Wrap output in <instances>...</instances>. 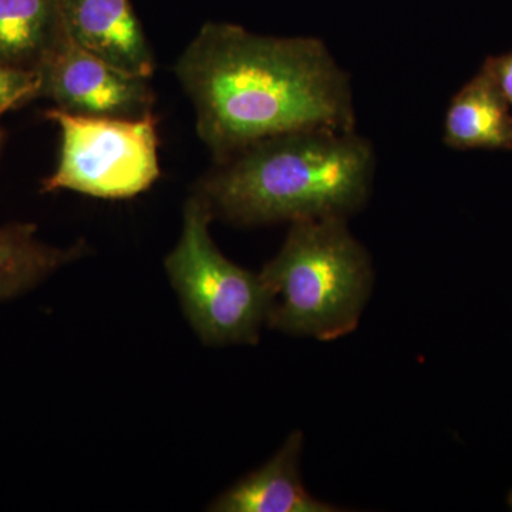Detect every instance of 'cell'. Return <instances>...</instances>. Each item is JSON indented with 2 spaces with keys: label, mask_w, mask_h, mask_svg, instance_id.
<instances>
[{
  "label": "cell",
  "mask_w": 512,
  "mask_h": 512,
  "mask_svg": "<svg viewBox=\"0 0 512 512\" xmlns=\"http://www.w3.org/2000/svg\"><path fill=\"white\" fill-rule=\"evenodd\" d=\"M175 74L217 164L296 131H356L349 74L318 37L205 23L178 57Z\"/></svg>",
  "instance_id": "6da1fadb"
},
{
  "label": "cell",
  "mask_w": 512,
  "mask_h": 512,
  "mask_svg": "<svg viewBox=\"0 0 512 512\" xmlns=\"http://www.w3.org/2000/svg\"><path fill=\"white\" fill-rule=\"evenodd\" d=\"M483 66L493 77L498 90L503 94L505 101L512 110V52L505 55L490 57Z\"/></svg>",
  "instance_id": "4fadbf2b"
},
{
  "label": "cell",
  "mask_w": 512,
  "mask_h": 512,
  "mask_svg": "<svg viewBox=\"0 0 512 512\" xmlns=\"http://www.w3.org/2000/svg\"><path fill=\"white\" fill-rule=\"evenodd\" d=\"M47 120L60 130L55 171L42 192L74 191L101 200H127L160 178L157 117H93L53 107Z\"/></svg>",
  "instance_id": "5b68a950"
},
{
  "label": "cell",
  "mask_w": 512,
  "mask_h": 512,
  "mask_svg": "<svg viewBox=\"0 0 512 512\" xmlns=\"http://www.w3.org/2000/svg\"><path fill=\"white\" fill-rule=\"evenodd\" d=\"M36 72L37 99H49L67 113L120 119L153 113L156 96L148 77L124 72L90 52L67 29Z\"/></svg>",
  "instance_id": "8992f818"
},
{
  "label": "cell",
  "mask_w": 512,
  "mask_h": 512,
  "mask_svg": "<svg viewBox=\"0 0 512 512\" xmlns=\"http://www.w3.org/2000/svg\"><path fill=\"white\" fill-rule=\"evenodd\" d=\"M375 168L372 144L356 131H296L217 164L195 192L214 217L244 227L348 220L369 200Z\"/></svg>",
  "instance_id": "7a4b0ae2"
},
{
  "label": "cell",
  "mask_w": 512,
  "mask_h": 512,
  "mask_svg": "<svg viewBox=\"0 0 512 512\" xmlns=\"http://www.w3.org/2000/svg\"><path fill=\"white\" fill-rule=\"evenodd\" d=\"M63 10L80 45L124 72L153 76V52L130 0H64Z\"/></svg>",
  "instance_id": "52a82bcc"
},
{
  "label": "cell",
  "mask_w": 512,
  "mask_h": 512,
  "mask_svg": "<svg viewBox=\"0 0 512 512\" xmlns=\"http://www.w3.org/2000/svg\"><path fill=\"white\" fill-rule=\"evenodd\" d=\"M346 221L292 222L281 251L259 274L269 328L323 342L357 328L375 275Z\"/></svg>",
  "instance_id": "3957f363"
},
{
  "label": "cell",
  "mask_w": 512,
  "mask_h": 512,
  "mask_svg": "<svg viewBox=\"0 0 512 512\" xmlns=\"http://www.w3.org/2000/svg\"><path fill=\"white\" fill-rule=\"evenodd\" d=\"M508 505H510V508L512 510V491H511V494L508 495Z\"/></svg>",
  "instance_id": "9a60e30c"
},
{
  "label": "cell",
  "mask_w": 512,
  "mask_h": 512,
  "mask_svg": "<svg viewBox=\"0 0 512 512\" xmlns=\"http://www.w3.org/2000/svg\"><path fill=\"white\" fill-rule=\"evenodd\" d=\"M3 144H5V131L0 127V154H2Z\"/></svg>",
  "instance_id": "5bb4252c"
},
{
  "label": "cell",
  "mask_w": 512,
  "mask_h": 512,
  "mask_svg": "<svg viewBox=\"0 0 512 512\" xmlns=\"http://www.w3.org/2000/svg\"><path fill=\"white\" fill-rule=\"evenodd\" d=\"M86 251L83 242L56 248L37 238L35 224L13 222L0 227V301L30 291Z\"/></svg>",
  "instance_id": "8fae6325"
},
{
  "label": "cell",
  "mask_w": 512,
  "mask_h": 512,
  "mask_svg": "<svg viewBox=\"0 0 512 512\" xmlns=\"http://www.w3.org/2000/svg\"><path fill=\"white\" fill-rule=\"evenodd\" d=\"M39 89L36 70L16 69L0 63V116L37 99Z\"/></svg>",
  "instance_id": "7c38bea8"
},
{
  "label": "cell",
  "mask_w": 512,
  "mask_h": 512,
  "mask_svg": "<svg viewBox=\"0 0 512 512\" xmlns=\"http://www.w3.org/2000/svg\"><path fill=\"white\" fill-rule=\"evenodd\" d=\"M64 0H0V63L37 70L66 33Z\"/></svg>",
  "instance_id": "30bf717a"
},
{
  "label": "cell",
  "mask_w": 512,
  "mask_h": 512,
  "mask_svg": "<svg viewBox=\"0 0 512 512\" xmlns=\"http://www.w3.org/2000/svg\"><path fill=\"white\" fill-rule=\"evenodd\" d=\"M208 202L195 192L185 202L178 244L165 258L171 284L192 328L208 345H254L266 323L259 275L232 264L212 241Z\"/></svg>",
  "instance_id": "277c9868"
},
{
  "label": "cell",
  "mask_w": 512,
  "mask_h": 512,
  "mask_svg": "<svg viewBox=\"0 0 512 512\" xmlns=\"http://www.w3.org/2000/svg\"><path fill=\"white\" fill-rule=\"evenodd\" d=\"M443 140L456 150H512V110L484 66L451 99Z\"/></svg>",
  "instance_id": "9c48e42d"
},
{
  "label": "cell",
  "mask_w": 512,
  "mask_h": 512,
  "mask_svg": "<svg viewBox=\"0 0 512 512\" xmlns=\"http://www.w3.org/2000/svg\"><path fill=\"white\" fill-rule=\"evenodd\" d=\"M303 436L293 431L264 467L242 478L211 504L217 512H335L336 505L316 500L302 483Z\"/></svg>",
  "instance_id": "ba28073f"
}]
</instances>
